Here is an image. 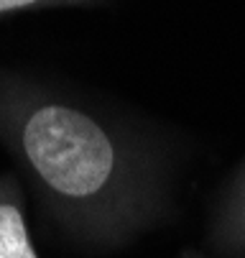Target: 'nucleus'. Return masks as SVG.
Instances as JSON below:
<instances>
[{"instance_id":"f257e3e1","label":"nucleus","mask_w":245,"mask_h":258,"mask_svg":"<svg viewBox=\"0 0 245 258\" xmlns=\"http://www.w3.org/2000/svg\"><path fill=\"white\" fill-rule=\"evenodd\" d=\"M0 143L87 248L128 245L171 212L164 141L66 87L0 69Z\"/></svg>"},{"instance_id":"f03ea898","label":"nucleus","mask_w":245,"mask_h":258,"mask_svg":"<svg viewBox=\"0 0 245 258\" xmlns=\"http://www.w3.org/2000/svg\"><path fill=\"white\" fill-rule=\"evenodd\" d=\"M207 243L215 253L245 258V159L217 197L207 230Z\"/></svg>"},{"instance_id":"7ed1b4c3","label":"nucleus","mask_w":245,"mask_h":258,"mask_svg":"<svg viewBox=\"0 0 245 258\" xmlns=\"http://www.w3.org/2000/svg\"><path fill=\"white\" fill-rule=\"evenodd\" d=\"M0 258H39L26 223V197L13 174H0Z\"/></svg>"},{"instance_id":"20e7f679","label":"nucleus","mask_w":245,"mask_h":258,"mask_svg":"<svg viewBox=\"0 0 245 258\" xmlns=\"http://www.w3.org/2000/svg\"><path fill=\"white\" fill-rule=\"evenodd\" d=\"M110 0H0V16L28 13V11H51V8H92Z\"/></svg>"},{"instance_id":"39448f33","label":"nucleus","mask_w":245,"mask_h":258,"mask_svg":"<svg viewBox=\"0 0 245 258\" xmlns=\"http://www.w3.org/2000/svg\"><path fill=\"white\" fill-rule=\"evenodd\" d=\"M182 258H209V255H204V253H197V250H184V253H182Z\"/></svg>"}]
</instances>
